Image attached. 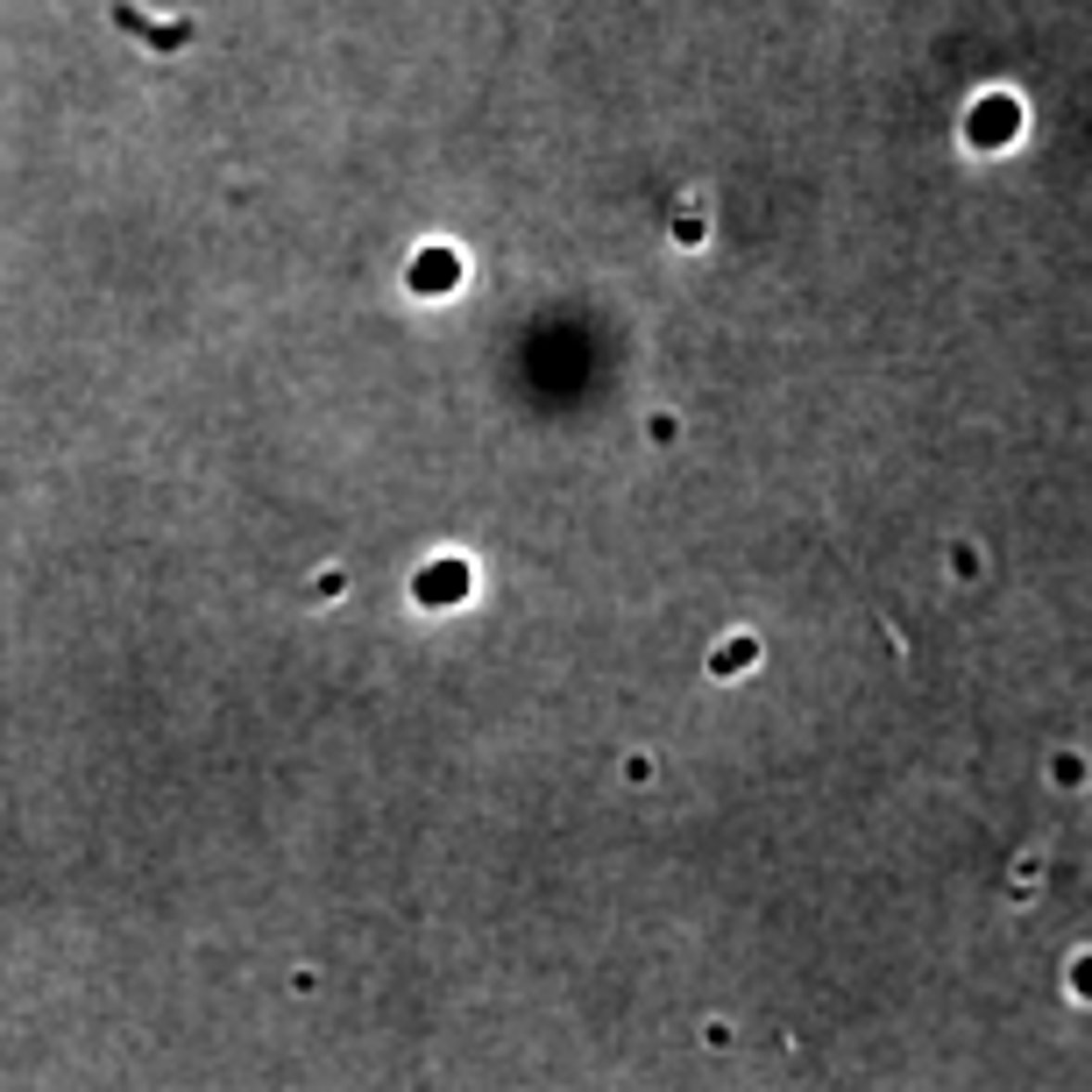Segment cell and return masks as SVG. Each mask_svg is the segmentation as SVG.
<instances>
[{
	"label": "cell",
	"instance_id": "cell-1",
	"mask_svg": "<svg viewBox=\"0 0 1092 1092\" xmlns=\"http://www.w3.org/2000/svg\"><path fill=\"white\" fill-rule=\"evenodd\" d=\"M418 284L433 291V284H455V256H418Z\"/></svg>",
	"mask_w": 1092,
	"mask_h": 1092
}]
</instances>
